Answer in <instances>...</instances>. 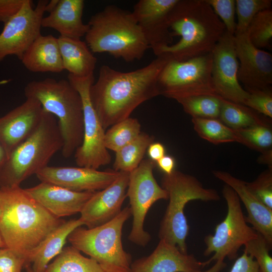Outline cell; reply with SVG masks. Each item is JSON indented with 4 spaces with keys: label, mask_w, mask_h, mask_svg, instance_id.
I'll return each instance as SVG.
<instances>
[{
    "label": "cell",
    "mask_w": 272,
    "mask_h": 272,
    "mask_svg": "<svg viewBox=\"0 0 272 272\" xmlns=\"http://www.w3.org/2000/svg\"><path fill=\"white\" fill-rule=\"evenodd\" d=\"M169 60L158 56L147 65L128 72L101 66L90 97L105 131L130 117L143 103L160 95L158 77Z\"/></svg>",
    "instance_id": "6da1fadb"
},
{
    "label": "cell",
    "mask_w": 272,
    "mask_h": 272,
    "mask_svg": "<svg viewBox=\"0 0 272 272\" xmlns=\"http://www.w3.org/2000/svg\"><path fill=\"white\" fill-rule=\"evenodd\" d=\"M0 189V233L5 247L24 255L29 264L30 253L65 221L52 215L20 186Z\"/></svg>",
    "instance_id": "7a4b0ae2"
},
{
    "label": "cell",
    "mask_w": 272,
    "mask_h": 272,
    "mask_svg": "<svg viewBox=\"0 0 272 272\" xmlns=\"http://www.w3.org/2000/svg\"><path fill=\"white\" fill-rule=\"evenodd\" d=\"M170 30L178 42L154 51L156 56L185 61L212 52L225 27L205 0H178L170 19Z\"/></svg>",
    "instance_id": "3957f363"
},
{
    "label": "cell",
    "mask_w": 272,
    "mask_h": 272,
    "mask_svg": "<svg viewBox=\"0 0 272 272\" xmlns=\"http://www.w3.org/2000/svg\"><path fill=\"white\" fill-rule=\"evenodd\" d=\"M85 42L93 53L107 52L126 62L140 60L149 45L132 13L110 5L93 15Z\"/></svg>",
    "instance_id": "277c9868"
},
{
    "label": "cell",
    "mask_w": 272,
    "mask_h": 272,
    "mask_svg": "<svg viewBox=\"0 0 272 272\" xmlns=\"http://www.w3.org/2000/svg\"><path fill=\"white\" fill-rule=\"evenodd\" d=\"M24 94L26 98L36 99L44 110L56 118L63 140L62 155L71 157L84 136L83 104L78 91L68 80L47 78L28 83Z\"/></svg>",
    "instance_id": "5b68a950"
},
{
    "label": "cell",
    "mask_w": 272,
    "mask_h": 272,
    "mask_svg": "<svg viewBox=\"0 0 272 272\" xmlns=\"http://www.w3.org/2000/svg\"><path fill=\"white\" fill-rule=\"evenodd\" d=\"M63 140L56 118L44 110L35 130L9 154L0 173V188L20 186L61 151Z\"/></svg>",
    "instance_id": "8992f818"
},
{
    "label": "cell",
    "mask_w": 272,
    "mask_h": 272,
    "mask_svg": "<svg viewBox=\"0 0 272 272\" xmlns=\"http://www.w3.org/2000/svg\"><path fill=\"white\" fill-rule=\"evenodd\" d=\"M161 187L168 193L169 202L160 223L159 238L187 253L189 226L184 214L186 205L193 200L218 201L220 195L214 189L205 188L194 176L175 169L164 174Z\"/></svg>",
    "instance_id": "52a82bcc"
},
{
    "label": "cell",
    "mask_w": 272,
    "mask_h": 272,
    "mask_svg": "<svg viewBox=\"0 0 272 272\" xmlns=\"http://www.w3.org/2000/svg\"><path fill=\"white\" fill-rule=\"evenodd\" d=\"M131 216L126 207L110 221L92 228L79 227L69 235L71 245L94 259L104 272H130L131 255L122 243V231Z\"/></svg>",
    "instance_id": "ba28073f"
},
{
    "label": "cell",
    "mask_w": 272,
    "mask_h": 272,
    "mask_svg": "<svg viewBox=\"0 0 272 272\" xmlns=\"http://www.w3.org/2000/svg\"><path fill=\"white\" fill-rule=\"evenodd\" d=\"M212 52L178 61L169 60L158 79L160 95L174 99L216 94L212 79Z\"/></svg>",
    "instance_id": "9c48e42d"
},
{
    "label": "cell",
    "mask_w": 272,
    "mask_h": 272,
    "mask_svg": "<svg viewBox=\"0 0 272 272\" xmlns=\"http://www.w3.org/2000/svg\"><path fill=\"white\" fill-rule=\"evenodd\" d=\"M222 193L226 201L228 211L225 219L217 225L213 235L205 237V256L214 253L209 260H232L237 257L240 248L255 238L257 232L247 225L240 200L236 193L225 184Z\"/></svg>",
    "instance_id": "30bf717a"
},
{
    "label": "cell",
    "mask_w": 272,
    "mask_h": 272,
    "mask_svg": "<svg viewBox=\"0 0 272 272\" xmlns=\"http://www.w3.org/2000/svg\"><path fill=\"white\" fill-rule=\"evenodd\" d=\"M156 166V162L149 158L143 159L129 173L126 197L129 200L133 220L128 239L142 247L147 245L151 239L150 234L144 229L148 212L158 200L168 198L167 191L159 185L154 176Z\"/></svg>",
    "instance_id": "8fae6325"
},
{
    "label": "cell",
    "mask_w": 272,
    "mask_h": 272,
    "mask_svg": "<svg viewBox=\"0 0 272 272\" xmlns=\"http://www.w3.org/2000/svg\"><path fill=\"white\" fill-rule=\"evenodd\" d=\"M67 77L80 94L83 104L84 136L81 145L74 153L75 162L79 167L98 169L109 164L111 157L104 144L105 131L90 99L94 74L83 78L69 74Z\"/></svg>",
    "instance_id": "7c38bea8"
},
{
    "label": "cell",
    "mask_w": 272,
    "mask_h": 272,
    "mask_svg": "<svg viewBox=\"0 0 272 272\" xmlns=\"http://www.w3.org/2000/svg\"><path fill=\"white\" fill-rule=\"evenodd\" d=\"M48 1L40 0L35 8L31 0H25L19 12L4 24L0 33V62L15 55L20 60L41 34V22L47 10Z\"/></svg>",
    "instance_id": "4fadbf2b"
},
{
    "label": "cell",
    "mask_w": 272,
    "mask_h": 272,
    "mask_svg": "<svg viewBox=\"0 0 272 272\" xmlns=\"http://www.w3.org/2000/svg\"><path fill=\"white\" fill-rule=\"evenodd\" d=\"M212 53V79L215 93L223 99L244 105L249 93L238 80L239 63L234 35L226 31Z\"/></svg>",
    "instance_id": "5bb4252c"
},
{
    "label": "cell",
    "mask_w": 272,
    "mask_h": 272,
    "mask_svg": "<svg viewBox=\"0 0 272 272\" xmlns=\"http://www.w3.org/2000/svg\"><path fill=\"white\" fill-rule=\"evenodd\" d=\"M236 54L239 60L238 80L248 92L271 88L272 55L255 47L247 32L234 35Z\"/></svg>",
    "instance_id": "9a60e30c"
},
{
    "label": "cell",
    "mask_w": 272,
    "mask_h": 272,
    "mask_svg": "<svg viewBox=\"0 0 272 272\" xmlns=\"http://www.w3.org/2000/svg\"><path fill=\"white\" fill-rule=\"evenodd\" d=\"M178 0H140L131 12L153 51L173 41L170 30L173 10Z\"/></svg>",
    "instance_id": "2e32d148"
},
{
    "label": "cell",
    "mask_w": 272,
    "mask_h": 272,
    "mask_svg": "<svg viewBox=\"0 0 272 272\" xmlns=\"http://www.w3.org/2000/svg\"><path fill=\"white\" fill-rule=\"evenodd\" d=\"M119 172L99 171L83 167H56L47 166L36 175L41 182L54 184L70 190L96 192L111 184Z\"/></svg>",
    "instance_id": "e0dca14e"
},
{
    "label": "cell",
    "mask_w": 272,
    "mask_h": 272,
    "mask_svg": "<svg viewBox=\"0 0 272 272\" xmlns=\"http://www.w3.org/2000/svg\"><path fill=\"white\" fill-rule=\"evenodd\" d=\"M129 173L120 171L115 180L105 188L94 192L80 212L79 218L87 228L107 223L121 211L126 197Z\"/></svg>",
    "instance_id": "ac0fdd59"
},
{
    "label": "cell",
    "mask_w": 272,
    "mask_h": 272,
    "mask_svg": "<svg viewBox=\"0 0 272 272\" xmlns=\"http://www.w3.org/2000/svg\"><path fill=\"white\" fill-rule=\"evenodd\" d=\"M43 111L36 99L26 98L22 104L0 117V143L8 157L35 130Z\"/></svg>",
    "instance_id": "d6986e66"
},
{
    "label": "cell",
    "mask_w": 272,
    "mask_h": 272,
    "mask_svg": "<svg viewBox=\"0 0 272 272\" xmlns=\"http://www.w3.org/2000/svg\"><path fill=\"white\" fill-rule=\"evenodd\" d=\"M211 262L198 260L193 254L182 253L178 248L160 240L148 256L131 263L130 272H199Z\"/></svg>",
    "instance_id": "ffe728a7"
},
{
    "label": "cell",
    "mask_w": 272,
    "mask_h": 272,
    "mask_svg": "<svg viewBox=\"0 0 272 272\" xmlns=\"http://www.w3.org/2000/svg\"><path fill=\"white\" fill-rule=\"evenodd\" d=\"M24 189L29 196L58 218L80 213L95 192L75 191L45 182Z\"/></svg>",
    "instance_id": "44dd1931"
},
{
    "label": "cell",
    "mask_w": 272,
    "mask_h": 272,
    "mask_svg": "<svg viewBox=\"0 0 272 272\" xmlns=\"http://www.w3.org/2000/svg\"><path fill=\"white\" fill-rule=\"evenodd\" d=\"M213 174L236 193L247 210L248 216L245 217L246 222L250 223L252 228L271 246L272 210L256 198L248 189L246 182L226 171L214 170Z\"/></svg>",
    "instance_id": "7402d4cb"
},
{
    "label": "cell",
    "mask_w": 272,
    "mask_h": 272,
    "mask_svg": "<svg viewBox=\"0 0 272 272\" xmlns=\"http://www.w3.org/2000/svg\"><path fill=\"white\" fill-rule=\"evenodd\" d=\"M84 4L83 0H58L49 14L43 18L41 27L53 29L60 36L81 39L89 29L88 24L82 20Z\"/></svg>",
    "instance_id": "603a6c76"
},
{
    "label": "cell",
    "mask_w": 272,
    "mask_h": 272,
    "mask_svg": "<svg viewBox=\"0 0 272 272\" xmlns=\"http://www.w3.org/2000/svg\"><path fill=\"white\" fill-rule=\"evenodd\" d=\"M22 64L33 73H58L64 71L58 38L41 34L24 53Z\"/></svg>",
    "instance_id": "cb8c5ba5"
},
{
    "label": "cell",
    "mask_w": 272,
    "mask_h": 272,
    "mask_svg": "<svg viewBox=\"0 0 272 272\" xmlns=\"http://www.w3.org/2000/svg\"><path fill=\"white\" fill-rule=\"evenodd\" d=\"M83 225L79 218L64 221L53 230L30 253L28 263L32 264L33 272H45L50 261L63 249L72 231Z\"/></svg>",
    "instance_id": "d4e9b609"
},
{
    "label": "cell",
    "mask_w": 272,
    "mask_h": 272,
    "mask_svg": "<svg viewBox=\"0 0 272 272\" xmlns=\"http://www.w3.org/2000/svg\"><path fill=\"white\" fill-rule=\"evenodd\" d=\"M57 38L64 70L80 78L94 74L97 58L86 42L60 36Z\"/></svg>",
    "instance_id": "484cf974"
},
{
    "label": "cell",
    "mask_w": 272,
    "mask_h": 272,
    "mask_svg": "<svg viewBox=\"0 0 272 272\" xmlns=\"http://www.w3.org/2000/svg\"><path fill=\"white\" fill-rule=\"evenodd\" d=\"M221 107L219 119L234 130L244 129L256 125L270 126L269 118L250 108L221 97Z\"/></svg>",
    "instance_id": "4316f807"
},
{
    "label": "cell",
    "mask_w": 272,
    "mask_h": 272,
    "mask_svg": "<svg viewBox=\"0 0 272 272\" xmlns=\"http://www.w3.org/2000/svg\"><path fill=\"white\" fill-rule=\"evenodd\" d=\"M45 272H104L93 258L83 255L73 246L63 248Z\"/></svg>",
    "instance_id": "83f0119b"
},
{
    "label": "cell",
    "mask_w": 272,
    "mask_h": 272,
    "mask_svg": "<svg viewBox=\"0 0 272 272\" xmlns=\"http://www.w3.org/2000/svg\"><path fill=\"white\" fill-rule=\"evenodd\" d=\"M154 137L142 132L134 140L115 153L113 165L114 171L131 172L140 165Z\"/></svg>",
    "instance_id": "f1b7e54d"
},
{
    "label": "cell",
    "mask_w": 272,
    "mask_h": 272,
    "mask_svg": "<svg viewBox=\"0 0 272 272\" xmlns=\"http://www.w3.org/2000/svg\"><path fill=\"white\" fill-rule=\"evenodd\" d=\"M194 130L201 138L216 145L241 143L237 131L226 125L219 119L192 118Z\"/></svg>",
    "instance_id": "f546056e"
},
{
    "label": "cell",
    "mask_w": 272,
    "mask_h": 272,
    "mask_svg": "<svg viewBox=\"0 0 272 272\" xmlns=\"http://www.w3.org/2000/svg\"><path fill=\"white\" fill-rule=\"evenodd\" d=\"M176 101L192 118H219L221 100L217 94L190 96Z\"/></svg>",
    "instance_id": "4dcf8cb0"
},
{
    "label": "cell",
    "mask_w": 272,
    "mask_h": 272,
    "mask_svg": "<svg viewBox=\"0 0 272 272\" xmlns=\"http://www.w3.org/2000/svg\"><path fill=\"white\" fill-rule=\"evenodd\" d=\"M141 133L138 119L129 117L108 128L105 132L104 144L107 150L117 152Z\"/></svg>",
    "instance_id": "1f68e13d"
},
{
    "label": "cell",
    "mask_w": 272,
    "mask_h": 272,
    "mask_svg": "<svg viewBox=\"0 0 272 272\" xmlns=\"http://www.w3.org/2000/svg\"><path fill=\"white\" fill-rule=\"evenodd\" d=\"M247 33L251 42L258 48L269 47L272 38V10L259 12L250 22Z\"/></svg>",
    "instance_id": "d6a6232c"
},
{
    "label": "cell",
    "mask_w": 272,
    "mask_h": 272,
    "mask_svg": "<svg viewBox=\"0 0 272 272\" xmlns=\"http://www.w3.org/2000/svg\"><path fill=\"white\" fill-rule=\"evenodd\" d=\"M271 0H235L237 22L234 35L246 32L255 15L262 11L271 9Z\"/></svg>",
    "instance_id": "836d02e7"
},
{
    "label": "cell",
    "mask_w": 272,
    "mask_h": 272,
    "mask_svg": "<svg viewBox=\"0 0 272 272\" xmlns=\"http://www.w3.org/2000/svg\"><path fill=\"white\" fill-rule=\"evenodd\" d=\"M235 130L237 131L241 138V144L249 148L261 153L271 149V126L256 125Z\"/></svg>",
    "instance_id": "e575fe53"
},
{
    "label": "cell",
    "mask_w": 272,
    "mask_h": 272,
    "mask_svg": "<svg viewBox=\"0 0 272 272\" xmlns=\"http://www.w3.org/2000/svg\"><path fill=\"white\" fill-rule=\"evenodd\" d=\"M243 251L256 261L260 272H272V258L269 255L270 246L259 233L244 245Z\"/></svg>",
    "instance_id": "d590c367"
},
{
    "label": "cell",
    "mask_w": 272,
    "mask_h": 272,
    "mask_svg": "<svg viewBox=\"0 0 272 272\" xmlns=\"http://www.w3.org/2000/svg\"><path fill=\"white\" fill-rule=\"evenodd\" d=\"M246 185L258 199L272 210V168L262 172L253 181L246 182Z\"/></svg>",
    "instance_id": "8d00e7d4"
},
{
    "label": "cell",
    "mask_w": 272,
    "mask_h": 272,
    "mask_svg": "<svg viewBox=\"0 0 272 272\" xmlns=\"http://www.w3.org/2000/svg\"><path fill=\"white\" fill-rule=\"evenodd\" d=\"M224 24L226 31L234 35L236 30L235 0H205Z\"/></svg>",
    "instance_id": "74e56055"
},
{
    "label": "cell",
    "mask_w": 272,
    "mask_h": 272,
    "mask_svg": "<svg viewBox=\"0 0 272 272\" xmlns=\"http://www.w3.org/2000/svg\"><path fill=\"white\" fill-rule=\"evenodd\" d=\"M248 93L249 96L244 105L264 116L271 118V88Z\"/></svg>",
    "instance_id": "f35d334b"
},
{
    "label": "cell",
    "mask_w": 272,
    "mask_h": 272,
    "mask_svg": "<svg viewBox=\"0 0 272 272\" xmlns=\"http://www.w3.org/2000/svg\"><path fill=\"white\" fill-rule=\"evenodd\" d=\"M27 264L24 255L7 247L0 249V272H22Z\"/></svg>",
    "instance_id": "ab89813d"
},
{
    "label": "cell",
    "mask_w": 272,
    "mask_h": 272,
    "mask_svg": "<svg viewBox=\"0 0 272 272\" xmlns=\"http://www.w3.org/2000/svg\"><path fill=\"white\" fill-rule=\"evenodd\" d=\"M25 0H0V22L4 24L21 10Z\"/></svg>",
    "instance_id": "60d3db41"
},
{
    "label": "cell",
    "mask_w": 272,
    "mask_h": 272,
    "mask_svg": "<svg viewBox=\"0 0 272 272\" xmlns=\"http://www.w3.org/2000/svg\"><path fill=\"white\" fill-rule=\"evenodd\" d=\"M230 272H260L255 260L245 252L238 257L233 264Z\"/></svg>",
    "instance_id": "b9f144b4"
},
{
    "label": "cell",
    "mask_w": 272,
    "mask_h": 272,
    "mask_svg": "<svg viewBox=\"0 0 272 272\" xmlns=\"http://www.w3.org/2000/svg\"><path fill=\"white\" fill-rule=\"evenodd\" d=\"M147 152L149 159L156 162L165 155L166 150L161 143L153 142L148 147Z\"/></svg>",
    "instance_id": "7bdbcfd3"
},
{
    "label": "cell",
    "mask_w": 272,
    "mask_h": 272,
    "mask_svg": "<svg viewBox=\"0 0 272 272\" xmlns=\"http://www.w3.org/2000/svg\"><path fill=\"white\" fill-rule=\"evenodd\" d=\"M156 165L165 174H170L175 170V160L172 156L165 155L156 162Z\"/></svg>",
    "instance_id": "ee69618b"
},
{
    "label": "cell",
    "mask_w": 272,
    "mask_h": 272,
    "mask_svg": "<svg viewBox=\"0 0 272 272\" xmlns=\"http://www.w3.org/2000/svg\"><path fill=\"white\" fill-rule=\"evenodd\" d=\"M259 162L267 164L269 168H272V151L268 150L263 153L258 159Z\"/></svg>",
    "instance_id": "f6af8a7d"
},
{
    "label": "cell",
    "mask_w": 272,
    "mask_h": 272,
    "mask_svg": "<svg viewBox=\"0 0 272 272\" xmlns=\"http://www.w3.org/2000/svg\"><path fill=\"white\" fill-rule=\"evenodd\" d=\"M225 266H226V264L224 262V260H217L214 265L211 268L205 271L201 270L199 272H220L223 269Z\"/></svg>",
    "instance_id": "bcb514c9"
},
{
    "label": "cell",
    "mask_w": 272,
    "mask_h": 272,
    "mask_svg": "<svg viewBox=\"0 0 272 272\" xmlns=\"http://www.w3.org/2000/svg\"><path fill=\"white\" fill-rule=\"evenodd\" d=\"M7 153L3 146L0 143V173L7 159Z\"/></svg>",
    "instance_id": "7dc6e473"
},
{
    "label": "cell",
    "mask_w": 272,
    "mask_h": 272,
    "mask_svg": "<svg viewBox=\"0 0 272 272\" xmlns=\"http://www.w3.org/2000/svg\"><path fill=\"white\" fill-rule=\"evenodd\" d=\"M11 80L9 79L2 80L0 81V86L8 83Z\"/></svg>",
    "instance_id": "c3c4849f"
},
{
    "label": "cell",
    "mask_w": 272,
    "mask_h": 272,
    "mask_svg": "<svg viewBox=\"0 0 272 272\" xmlns=\"http://www.w3.org/2000/svg\"><path fill=\"white\" fill-rule=\"evenodd\" d=\"M27 272H33L30 264H27L25 266Z\"/></svg>",
    "instance_id": "681fc988"
},
{
    "label": "cell",
    "mask_w": 272,
    "mask_h": 272,
    "mask_svg": "<svg viewBox=\"0 0 272 272\" xmlns=\"http://www.w3.org/2000/svg\"><path fill=\"white\" fill-rule=\"evenodd\" d=\"M2 212V193L0 189V216L1 215Z\"/></svg>",
    "instance_id": "f907efd6"
},
{
    "label": "cell",
    "mask_w": 272,
    "mask_h": 272,
    "mask_svg": "<svg viewBox=\"0 0 272 272\" xmlns=\"http://www.w3.org/2000/svg\"><path fill=\"white\" fill-rule=\"evenodd\" d=\"M5 247V244L2 237L1 234L0 233V249L2 248Z\"/></svg>",
    "instance_id": "816d5d0a"
}]
</instances>
